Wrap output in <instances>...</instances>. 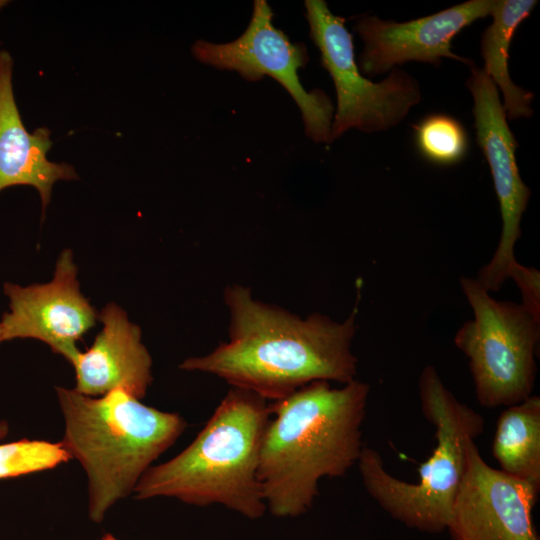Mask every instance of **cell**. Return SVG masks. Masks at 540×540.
I'll return each mask as SVG.
<instances>
[{
	"instance_id": "obj_1",
	"label": "cell",
	"mask_w": 540,
	"mask_h": 540,
	"mask_svg": "<svg viewBox=\"0 0 540 540\" xmlns=\"http://www.w3.org/2000/svg\"><path fill=\"white\" fill-rule=\"evenodd\" d=\"M224 301L228 340L207 355L185 359L182 370L215 375L267 401L314 381L343 385L356 379V307L343 322L318 312L301 318L255 299L241 285L228 286Z\"/></svg>"
},
{
	"instance_id": "obj_2",
	"label": "cell",
	"mask_w": 540,
	"mask_h": 540,
	"mask_svg": "<svg viewBox=\"0 0 540 540\" xmlns=\"http://www.w3.org/2000/svg\"><path fill=\"white\" fill-rule=\"evenodd\" d=\"M369 394V384L357 379L339 388L314 381L270 404L258 477L272 515L306 513L321 479L343 477L357 465Z\"/></svg>"
},
{
	"instance_id": "obj_3",
	"label": "cell",
	"mask_w": 540,
	"mask_h": 540,
	"mask_svg": "<svg viewBox=\"0 0 540 540\" xmlns=\"http://www.w3.org/2000/svg\"><path fill=\"white\" fill-rule=\"evenodd\" d=\"M270 415L266 399L231 387L183 451L143 474L134 488L135 498L219 504L249 519L260 518L267 509L258 477L259 458Z\"/></svg>"
},
{
	"instance_id": "obj_4",
	"label": "cell",
	"mask_w": 540,
	"mask_h": 540,
	"mask_svg": "<svg viewBox=\"0 0 540 540\" xmlns=\"http://www.w3.org/2000/svg\"><path fill=\"white\" fill-rule=\"evenodd\" d=\"M56 393L65 421L61 443L86 471L89 517L99 523L117 501L133 493L187 424L181 415L147 406L122 390L100 398L63 387Z\"/></svg>"
},
{
	"instance_id": "obj_5",
	"label": "cell",
	"mask_w": 540,
	"mask_h": 540,
	"mask_svg": "<svg viewBox=\"0 0 540 540\" xmlns=\"http://www.w3.org/2000/svg\"><path fill=\"white\" fill-rule=\"evenodd\" d=\"M423 416L435 427L436 447L419 468L418 481L406 482L385 468L379 452L364 446L357 462L368 494L395 520L422 532L447 528L462 482L467 445L484 430V419L445 386L427 365L418 380Z\"/></svg>"
},
{
	"instance_id": "obj_6",
	"label": "cell",
	"mask_w": 540,
	"mask_h": 540,
	"mask_svg": "<svg viewBox=\"0 0 540 540\" xmlns=\"http://www.w3.org/2000/svg\"><path fill=\"white\" fill-rule=\"evenodd\" d=\"M473 318L454 335L467 357L477 401L485 408L507 407L532 395L540 320L520 303L497 300L476 278L459 279Z\"/></svg>"
},
{
	"instance_id": "obj_7",
	"label": "cell",
	"mask_w": 540,
	"mask_h": 540,
	"mask_svg": "<svg viewBox=\"0 0 540 540\" xmlns=\"http://www.w3.org/2000/svg\"><path fill=\"white\" fill-rule=\"evenodd\" d=\"M304 6L310 37L336 90L331 141L351 128L372 133L399 124L421 99L417 81L398 68L379 83L370 81L360 73L345 19L323 0H306Z\"/></svg>"
},
{
	"instance_id": "obj_8",
	"label": "cell",
	"mask_w": 540,
	"mask_h": 540,
	"mask_svg": "<svg viewBox=\"0 0 540 540\" xmlns=\"http://www.w3.org/2000/svg\"><path fill=\"white\" fill-rule=\"evenodd\" d=\"M193 56L221 70L236 71L248 81L269 76L280 83L300 109L306 135L318 143L331 142L333 104L322 90L307 91L298 71L308 62L305 45L293 43L273 24V12L265 0H255L245 31L228 43L196 41Z\"/></svg>"
},
{
	"instance_id": "obj_9",
	"label": "cell",
	"mask_w": 540,
	"mask_h": 540,
	"mask_svg": "<svg viewBox=\"0 0 540 540\" xmlns=\"http://www.w3.org/2000/svg\"><path fill=\"white\" fill-rule=\"evenodd\" d=\"M466 86L474 101L476 141L489 165L502 217L498 246L490 261L479 269L476 280L488 292H497L508 279L510 264L516 261L514 248L522 236L521 221L531 191L517 167L518 143L507 123L496 85L483 69L472 64Z\"/></svg>"
},
{
	"instance_id": "obj_10",
	"label": "cell",
	"mask_w": 540,
	"mask_h": 540,
	"mask_svg": "<svg viewBox=\"0 0 540 540\" xmlns=\"http://www.w3.org/2000/svg\"><path fill=\"white\" fill-rule=\"evenodd\" d=\"M9 311L0 321L4 341L37 339L70 364L80 350V340L98 319V313L81 293L78 269L70 249L63 250L53 278L44 284L20 286L5 283Z\"/></svg>"
},
{
	"instance_id": "obj_11",
	"label": "cell",
	"mask_w": 540,
	"mask_h": 540,
	"mask_svg": "<svg viewBox=\"0 0 540 540\" xmlns=\"http://www.w3.org/2000/svg\"><path fill=\"white\" fill-rule=\"evenodd\" d=\"M539 491L488 465L471 440L446 530L452 540H539L532 519Z\"/></svg>"
},
{
	"instance_id": "obj_12",
	"label": "cell",
	"mask_w": 540,
	"mask_h": 540,
	"mask_svg": "<svg viewBox=\"0 0 540 540\" xmlns=\"http://www.w3.org/2000/svg\"><path fill=\"white\" fill-rule=\"evenodd\" d=\"M497 0H470L435 14L408 22L365 16L355 25L364 42L360 70L367 75L381 74L409 61L440 65L451 58L472 65L469 59L451 50L452 39L476 20L491 16Z\"/></svg>"
},
{
	"instance_id": "obj_13",
	"label": "cell",
	"mask_w": 540,
	"mask_h": 540,
	"mask_svg": "<svg viewBox=\"0 0 540 540\" xmlns=\"http://www.w3.org/2000/svg\"><path fill=\"white\" fill-rule=\"evenodd\" d=\"M98 320L102 329L93 344L71 363L75 390L91 397L122 390L143 398L152 382V358L142 343L140 327L113 302L101 309Z\"/></svg>"
},
{
	"instance_id": "obj_14",
	"label": "cell",
	"mask_w": 540,
	"mask_h": 540,
	"mask_svg": "<svg viewBox=\"0 0 540 540\" xmlns=\"http://www.w3.org/2000/svg\"><path fill=\"white\" fill-rule=\"evenodd\" d=\"M13 59L0 51V192L16 185L34 187L40 195L42 213L50 202L53 185L78 179L74 168L47 159L52 146L50 131L30 133L19 113L12 84Z\"/></svg>"
},
{
	"instance_id": "obj_15",
	"label": "cell",
	"mask_w": 540,
	"mask_h": 540,
	"mask_svg": "<svg viewBox=\"0 0 540 540\" xmlns=\"http://www.w3.org/2000/svg\"><path fill=\"white\" fill-rule=\"evenodd\" d=\"M537 1L497 0L492 23L481 36L483 71L504 97L503 108L509 119L529 118L533 111V93L513 83L508 71V52L517 27L530 15Z\"/></svg>"
},
{
	"instance_id": "obj_16",
	"label": "cell",
	"mask_w": 540,
	"mask_h": 540,
	"mask_svg": "<svg viewBox=\"0 0 540 540\" xmlns=\"http://www.w3.org/2000/svg\"><path fill=\"white\" fill-rule=\"evenodd\" d=\"M492 455L503 472L540 486V397L507 406L496 423Z\"/></svg>"
},
{
	"instance_id": "obj_17",
	"label": "cell",
	"mask_w": 540,
	"mask_h": 540,
	"mask_svg": "<svg viewBox=\"0 0 540 540\" xmlns=\"http://www.w3.org/2000/svg\"><path fill=\"white\" fill-rule=\"evenodd\" d=\"M415 143L420 154L437 165L460 162L468 150V135L455 118L432 114L413 125Z\"/></svg>"
},
{
	"instance_id": "obj_18",
	"label": "cell",
	"mask_w": 540,
	"mask_h": 540,
	"mask_svg": "<svg viewBox=\"0 0 540 540\" xmlns=\"http://www.w3.org/2000/svg\"><path fill=\"white\" fill-rule=\"evenodd\" d=\"M70 459L61 442L22 439L0 444V479L48 470Z\"/></svg>"
},
{
	"instance_id": "obj_19",
	"label": "cell",
	"mask_w": 540,
	"mask_h": 540,
	"mask_svg": "<svg viewBox=\"0 0 540 540\" xmlns=\"http://www.w3.org/2000/svg\"><path fill=\"white\" fill-rule=\"evenodd\" d=\"M521 294L520 303L533 317L540 320V272L533 267H527L517 260L512 262L507 272Z\"/></svg>"
},
{
	"instance_id": "obj_20",
	"label": "cell",
	"mask_w": 540,
	"mask_h": 540,
	"mask_svg": "<svg viewBox=\"0 0 540 540\" xmlns=\"http://www.w3.org/2000/svg\"><path fill=\"white\" fill-rule=\"evenodd\" d=\"M8 424L5 421L0 422V439L4 438L8 434Z\"/></svg>"
},
{
	"instance_id": "obj_21",
	"label": "cell",
	"mask_w": 540,
	"mask_h": 540,
	"mask_svg": "<svg viewBox=\"0 0 540 540\" xmlns=\"http://www.w3.org/2000/svg\"><path fill=\"white\" fill-rule=\"evenodd\" d=\"M101 540H118V539H116L112 534L107 533L102 537Z\"/></svg>"
},
{
	"instance_id": "obj_22",
	"label": "cell",
	"mask_w": 540,
	"mask_h": 540,
	"mask_svg": "<svg viewBox=\"0 0 540 540\" xmlns=\"http://www.w3.org/2000/svg\"><path fill=\"white\" fill-rule=\"evenodd\" d=\"M4 341V337H3V330H2V326H1V323H0V343Z\"/></svg>"
},
{
	"instance_id": "obj_23",
	"label": "cell",
	"mask_w": 540,
	"mask_h": 540,
	"mask_svg": "<svg viewBox=\"0 0 540 540\" xmlns=\"http://www.w3.org/2000/svg\"><path fill=\"white\" fill-rule=\"evenodd\" d=\"M9 1L0 0V9L3 8L5 5H7Z\"/></svg>"
}]
</instances>
